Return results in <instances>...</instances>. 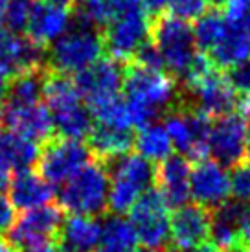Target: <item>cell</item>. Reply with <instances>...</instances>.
Returning a JSON list of instances; mask_svg holds the SVG:
<instances>
[{
  "label": "cell",
  "instance_id": "50",
  "mask_svg": "<svg viewBox=\"0 0 250 252\" xmlns=\"http://www.w3.org/2000/svg\"><path fill=\"white\" fill-rule=\"evenodd\" d=\"M237 252H241V251H237Z\"/></svg>",
  "mask_w": 250,
  "mask_h": 252
},
{
  "label": "cell",
  "instance_id": "44",
  "mask_svg": "<svg viewBox=\"0 0 250 252\" xmlns=\"http://www.w3.org/2000/svg\"><path fill=\"white\" fill-rule=\"evenodd\" d=\"M0 252H19V251L9 243V239L0 236Z\"/></svg>",
  "mask_w": 250,
  "mask_h": 252
},
{
  "label": "cell",
  "instance_id": "8",
  "mask_svg": "<svg viewBox=\"0 0 250 252\" xmlns=\"http://www.w3.org/2000/svg\"><path fill=\"white\" fill-rule=\"evenodd\" d=\"M92 158L94 157L89 146H85L81 140L61 138L56 134L42 144L37 168L39 175L54 186V184H64Z\"/></svg>",
  "mask_w": 250,
  "mask_h": 252
},
{
  "label": "cell",
  "instance_id": "5",
  "mask_svg": "<svg viewBox=\"0 0 250 252\" xmlns=\"http://www.w3.org/2000/svg\"><path fill=\"white\" fill-rule=\"evenodd\" d=\"M151 42L173 77H182L197 57L193 28L186 21L162 13L151 19Z\"/></svg>",
  "mask_w": 250,
  "mask_h": 252
},
{
  "label": "cell",
  "instance_id": "23",
  "mask_svg": "<svg viewBox=\"0 0 250 252\" xmlns=\"http://www.w3.org/2000/svg\"><path fill=\"white\" fill-rule=\"evenodd\" d=\"M41 149L37 142L24 138L9 129L0 131V168L7 171L30 169L39 160Z\"/></svg>",
  "mask_w": 250,
  "mask_h": 252
},
{
  "label": "cell",
  "instance_id": "37",
  "mask_svg": "<svg viewBox=\"0 0 250 252\" xmlns=\"http://www.w3.org/2000/svg\"><path fill=\"white\" fill-rule=\"evenodd\" d=\"M239 241L241 247L250 245V204L245 206V212L241 216V223H239Z\"/></svg>",
  "mask_w": 250,
  "mask_h": 252
},
{
  "label": "cell",
  "instance_id": "15",
  "mask_svg": "<svg viewBox=\"0 0 250 252\" xmlns=\"http://www.w3.org/2000/svg\"><path fill=\"white\" fill-rule=\"evenodd\" d=\"M189 191L195 203L208 210H214L222 203H226L232 195L230 175L226 173V168L208 158L193 162L189 175Z\"/></svg>",
  "mask_w": 250,
  "mask_h": 252
},
{
  "label": "cell",
  "instance_id": "41",
  "mask_svg": "<svg viewBox=\"0 0 250 252\" xmlns=\"http://www.w3.org/2000/svg\"><path fill=\"white\" fill-rule=\"evenodd\" d=\"M7 7H9V0H0V32H2L4 26H6Z\"/></svg>",
  "mask_w": 250,
  "mask_h": 252
},
{
  "label": "cell",
  "instance_id": "7",
  "mask_svg": "<svg viewBox=\"0 0 250 252\" xmlns=\"http://www.w3.org/2000/svg\"><path fill=\"white\" fill-rule=\"evenodd\" d=\"M164 127L171 138V144L188 160L199 162L210 155L212 118L204 112L177 105L166 112Z\"/></svg>",
  "mask_w": 250,
  "mask_h": 252
},
{
  "label": "cell",
  "instance_id": "33",
  "mask_svg": "<svg viewBox=\"0 0 250 252\" xmlns=\"http://www.w3.org/2000/svg\"><path fill=\"white\" fill-rule=\"evenodd\" d=\"M226 79L230 81L232 89L241 94H250V59L243 61V63L236 64L228 68Z\"/></svg>",
  "mask_w": 250,
  "mask_h": 252
},
{
  "label": "cell",
  "instance_id": "4",
  "mask_svg": "<svg viewBox=\"0 0 250 252\" xmlns=\"http://www.w3.org/2000/svg\"><path fill=\"white\" fill-rule=\"evenodd\" d=\"M109 171L103 162L91 160L74 177L62 184L59 206L72 216H99L107 214L109 203Z\"/></svg>",
  "mask_w": 250,
  "mask_h": 252
},
{
  "label": "cell",
  "instance_id": "24",
  "mask_svg": "<svg viewBox=\"0 0 250 252\" xmlns=\"http://www.w3.org/2000/svg\"><path fill=\"white\" fill-rule=\"evenodd\" d=\"M210 59L217 68H232L250 59V30L245 24L228 22V30L221 42L210 52Z\"/></svg>",
  "mask_w": 250,
  "mask_h": 252
},
{
  "label": "cell",
  "instance_id": "43",
  "mask_svg": "<svg viewBox=\"0 0 250 252\" xmlns=\"http://www.w3.org/2000/svg\"><path fill=\"white\" fill-rule=\"evenodd\" d=\"M7 81H9V77L2 72V68H0V103H2V99H4V96H6V89H7Z\"/></svg>",
  "mask_w": 250,
  "mask_h": 252
},
{
  "label": "cell",
  "instance_id": "32",
  "mask_svg": "<svg viewBox=\"0 0 250 252\" xmlns=\"http://www.w3.org/2000/svg\"><path fill=\"white\" fill-rule=\"evenodd\" d=\"M131 63L138 64V66H144V68H149V70H164L166 64H164V59L158 54V50L155 48V44L151 41H147L142 48L134 54Z\"/></svg>",
  "mask_w": 250,
  "mask_h": 252
},
{
  "label": "cell",
  "instance_id": "38",
  "mask_svg": "<svg viewBox=\"0 0 250 252\" xmlns=\"http://www.w3.org/2000/svg\"><path fill=\"white\" fill-rule=\"evenodd\" d=\"M41 2L52 7H57V9H62V11H68V13L76 9V0H41Z\"/></svg>",
  "mask_w": 250,
  "mask_h": 252
},
{
  "label": "cell",
  "instance_id": "22",
  "mask_svg": "<svg viewBox=\"0 0 250 252\" xmlns=\"http://www.w3.org/2000/svg\"><path fill=\"white\" fill-rule=\"evenodd\" d=\"M87 140L92 157L99 162H107L131 153V149L134 147V133H131V129H118V127L96 124Z\"/></svg>",
  "mask_w": 250,
  "mask_h": 252
},
{
  "label": "cell",
  "instance_id": "49",
  "mask_svg": "<svg viewBox=\"0 0 250 252\" xmlns=\"http://www.w3.org/2000/svg\"><path fill=\"white\" fill-rule=\"evenodd\" d=\"M0 122H2V103H0Z\"/></svg>",
  "mask_w": 250,
  "mask_h": 252
},
{
  "label": "cell",
  "instance_id": "46",
  "mask_svg": "<svg viewBox=\"0 0 250 252\" xmlns=\"http://www.w3.org/2000/svg\"><path fill=\"white\" fill-rule=\"evenodd\" d=\"M134 252H160V251H153V249H146V247H144V249H138V251H134Z\"/></svg>",
  "mask_w": 250,
  "mask_h": 252
},
{
  "label": "cell",
  "instance_id": "48",
  "mask_svg": "<svg viewBox=\"0 0 250 252\" xmlns=\"http://www.w3.org/2000/svg\"><path fill=\"white\" fill-rule=\"evenodd\" d=\"M241 252H250V245L249 247H243V249H241Z\"/></svg>",
  "mask_w": 250,
  "mask_h": 252
},
{
  "label": "cell",
  "instance_id": "6",
  "mask_svg": "<svg viewBox=\"0 0 250 252\" xmlns=\"http://www.w3.org/2000/svg\"><path fill=\"white\" fill-rule=\"evenodd\" d=\"M125 98L136 99L153 107L158 114H166L179 103L177 77L164 70H149L134 63L124 66Z\"/></svg>",
  "mask_w": 250,
  "mask_h": 252
},
{
  "label": "cell",
  "instance_id": "2",
  "mask_svg": "<svg viewBox=\"0 0 250 252\" xmlns=\"http://www.w3.org/2000/svg\"><path fill=\"white\" fill-rule=\"evenodd\" d=\"M101 54V30L76 13L72 26L46 48V66L52 72L72 76L96 63Z\"/></svg>",
  "mask_w": 250,
  "mask_h": 252
},
{
  "label": "cell",
  "instance_id": "10",
  "mask_svg": "<svg viewBox=\"0 0 250 252\" xmlns=\"http://www.w3.org/2000/svg\"><path fill=\"white\" fill-rule=\"evenodd\" d=\"M103 50L122 64H129L134 54L151 41V19L146 11L120 15L101 28Z\"/></svg>",
  "mask_w": 250,
  "mask_h": 252
},
{
  "label": "cell",
  "instance_id": "11",
  "mask_svg": "<svg viewBox=\"0 0 250 252\" xmlns=\"http://www.w3.org/2000/svg\"><path fill=\"white\" fill-rule=\"evenodd\" d=\"M250 120L239 112L216 118L210 131V153L222 168H236L249 160Z\"/></svg>",
  "mask_w": 250,
  "mask_h": 252
},
{
  "label": "cell",
  "instance_id": "40",
  "mask_svg": "<svg viewBox=\"0 0 250 252\" xmlns=\"http://www.w3.org/2000/svg\"><path fill=\"white\" fill-rule=\"evenodd\" d=\"M188 252H221V249L216 245V243H201V245H197L195 249H191V251Z\"/></svg>",
  "mask_w": 250,
  "mask_h": 252
},
{
  "label": "cell",
  "instance_id": "26",
  "mask_svg": "<svg viewBox=\"0 0 250 252\" xmlns=\"http://www.w3.org/2000/svg\"><path fill=\"white\" fill-rule=\"evenodd\" d=\"M132 149H136L140 157H144L153 164H158L166 160L169 155H173L171 138L162 124H149L146 127H140L138 133L134 134Z\"/></svg>",
  "mask_w": 250,
  "mask_h": 252
},
{
  "label": "cell",
  "instance_id": "29",
  "mask_svg": "<svg viewBox=\"0 0 250 252\" xmlns=\"http://www.w3.org/2000/svg\"><path fill=\"white\" fill-rule=\"evenodd\" d=\"M230 191L236 201L250 203V160L232 168L230 173Z\"/></svg>",
  "mask_w": 250,
  "mask_h": 252
},
{
  "label": "cell",
  "instance_id": "1",
  "mask_svg": "<svg viewBox=\"0 0 250 252\" xmlns=\"http://www.w3.org/2000/svg\"><path fill=\"white\" fill-rule=\"evenodd\" d=\"M42 99L54 122V131L61 138L87 140L94 129V118L70 76L48 70L42 89Z\"/></svg>",
  "mask_w": 250,
  "mask_h": 252
},
{
  "label": "cell",
  "instance_id": "12",
  "mask_svg": "<svg viewBox=\"0 0 250 252\" xmlns=\"http://www.w3.org/2000/svg\"><path fill=\"white\" fill-rule=\"evenodd\" d=\"M177 105L201 111L210 118H219L232 112L237 105L236 91L232 89L226 76L216 68L191 87L179 89Z\"/></svg>",
  "mask_w": 250,
  "mask_h": 252
},
{
  "label": "cell",
  "instance_id": "27",
  "mask_svg": "<svg viewBox=\"0 0 250 252\" xmlns=\"http://www.w3.org/2000/svg\"><path fill=\"white\" fill-rule=\"evenodd\" d=\"M228 30V21L224 13H221L219 9H212V11H204V13L195 21L193 26V35H195V44L201 50L202 54L212 52L217 44L221 42Z\"/></svg>",
  "mask_w": 250,
  "mask_h": 252
},
{
  "label": "cell",
  "instance_id": "35",
  "mask_svg": "<svg viewBox=\"0 0 250 252\" xmlns=\"http://www.w3.org/2000/svg\"><path fill=\"white\" fill-rule=\"evenodd\" d=\"M15 221V206L9 201V197L0 191V230H9V226Z\"/></svg>",
  "mask_w": 250,
  "mask_h": 252
},
{
  "label": "cell",
  "instance_id": "39",
  "mask_svg": "<svg viewBox=\"0 0 250 252\" xmlns=\"http://www.w3.org/2000/svg\"><path fill=\"white\" fill-rule=\"evenodd\" d=\"M26 252H61V249L57 247L56 239H52V241H44V243H39V245L31 247V249H28Z\"/></svg>",
  "mask_w": 250,
  "mask_h": 252
},
{
  "label": "cell",
  "instance_id": "17",
  "mask_svg": "<svg viewBox=\"0 0 250 252\" xmlns=\"http://www.w3.org/2000/svg\"><path fill=\"white\" fill-rule=\"evenodd\" d=\"M189 175H191V162L181 153L169 155L166 160L156 164L155 186L169 208L177 210L188 204V199L191 197Z\"/></svg>",
  "mask_w": 250,
  "mask_h": 252
},
{
  "label": "cell",
  "instance_id": "47",
  "mask_svg": "<svg viewBox=\"0 0 250 252\" xmlns=\"http://www.w3.org/2000/svg\"><path fill=\"white\" fill-rule=\"evenodd\" d=\"M245 26L250 30V9H249V15H247V19H245Z\"/></svg>",
  "mask_w": 250,
  "mask_h": 252
},
{
  "label": "cell",
  "instance_id": "20",
  "mask_svg": "<svg viewBox=\"0 0 250 252\" xmlns=\"http://www.w3.org/2000/svg\"><path fill=\"white\" fill-rule=\"evenodd\" d=\"M101 238V223L94 216H70L56 236L61 252H94Z\"/></svg>",
  "mask_w": 250,
  "mask_h": 252
},
{
  "label": "cell",
  "instance_id": "19",
  "mask_svg": "<svg viewBox=\"0 0 250 252\" xmlns=\"http://www.w3.org/2000/svg\"><path fill=\"white\" fill-rule=\"evenodd\" d=\"M70 13L52 7L41 0H35L26 22V37L42 48H48L52 42L68 30Z\"/></svg>",
  "mask_w": 250,
  "mask_h": 252
},
{
  "label": "cell",
  "instance_id": "28",
  "mask_svg": "<svg viewBox=\"0 0 250 252\" xmlns=\"http://www.w3.org/2000/svg\"><path fill=\"white\" fill-rule=\"evenodd\" d=\"M77 15L92 22L97 28H103L112 21L111 0H76Z\"/></svg>",
  "mask_w": 250,
  "mask_h": 252
},
{
  "label": "cell",
  "instance_id": "36",
  "mask_svg": "<svg viewBox=\"0 0 250 252\" xmlns=\"http://www.w3.org/2000/svg\"><path fill=\"white\" fill-rule=\"evenodd\" d=\"M140 2H142L144 11L147 15H151V19H155V17H158V15H162L166 11L171 0H140Z\"/></svg>",
  "mask_w": 250,
  "mask_h": 252
},
{
  "label": "cell",
  "instance_id": "21",
  "mask_svg": "<svg viewBox=\"0 0 250 252\" xmlns=\"http://www.w3.org/2000/svg\"><path fill=\"white\" fill-rule=\"evenodd\" d=\"M54 199V188L48 181H44L39 171L33 169H21L15 171L9 182V201L15 208L21 210H33L39 206L48 204Z\"/></svg>",
  "mask_w": 250,
  "mask_h": 252
},
{
  "label": "cell",
  "instance_id": "9",
  "mask_svg": "<svg viewBox=\"0 0 250 252\" xmlns=\"http://www.w3.org/2000/svg\"><path fill=\"white\" fill-rule=\"evenodd\" d=\"M129 221L146 249L162 251L169 245V206L156 189H147L129 210Z\"/></svg>",
  "mask_w": 250,
  "mask_h": 252
},
{
  "label": "cell",
  "instance_id": "42",
  "mask_svg": "<svg viewBox=\"0 0 250 252\" xmlns=\"http://www.w3.org/2000/svg\"><path fill=\"white\" fill-rule=\"evenodd\" d=\"M9 182H11V171L0 168V191L9 188Z\"/></svg>",
  "mask_w": 250,
  "mask_h": 252
},
{
  "label": "cell",
  "instance_id": "31",
  "mask_svg": "<svg viewBox=\"0 0 250 252\" xmlns=\"http://www.w3.org/2000/svg\"><path fill=\"white\" fill-rule=\"evenodd\" d=\"M206 2L204 0H171L169 2V15L181 21H197L204 13Z\"/></svg>",
  "mask_w": 250,
  "mask_h": 252
},
{
  "label": "cell",
  "instance_id": "16",
  "mask_svg": "<svg viewBox=\"0 0 250 252\" xmlns=\"http://www.w3.org/2000/svg\"><path fill=\"white\" fill-rule=\"evenodd\" d=\"M124 66L112 57H99L89 68L76 74L74 81L81 98L91 103L96 99L120 94V87L124 83Z\"/></svg>",
  "mask_w": 250,
  "mask_h": 252
},
{
  "label": "cell",
  "instance_id": "18",
  "mask_svg": "<svg viewBox=\"0 0 250 252\" xmlns=\"http://www.w3.org/2000/svg\"><path fill=\"white\" fill-rule=\"evenodd\" d=\"M2 122L13 133L33 142H48L54 134V122L48 107L35 103L28 107H2Z\"/></svg>",
  "mask_w": 250,
  "mask_h": 252
},
{
  "label": "cell",
  "instance_id": "34",
  "mask_svg": "<svg viewBox=\"0 0 250 252\" xmlns=\"http://www.w3.org/2000/svg\"><path fill=\"white\" fill-rule=\"evenodd\" d=\"M226 11L224 17L232 24H245V19L249 15L250 0H226Z\"/></svg>",
  "mask_w": 250,
  "mask_h": 252
},
{
  "label": "cell",
  "instance_id": "30",
  "mask_svg": "<svg viewBox=\"0 0 250 252\" xmlns=\"http://www.w3.org/2000/svg\"><path fill=\"white\" fill-rule=\"evenodd\" d=\"M35 0H9V7H7V19L6 26L9 32L13 33H21L26 28L30 11L33 7Z\"/></svg>",
  "mask_w": 250,
  "mask_h": 252
},
{
  "label": "cell",
  "instance_id": "25",
  "mask_svg": "<svg viewBox=\"0 0 250 252\" xmlns=\"http://www.w3.org/2000/svg\"><path fill=\"white\" fill-rule=\"evenodd\" d=\"M138 236L131 221L122 216L109 214L101 224V238L94 252H134Z\"/></svg>",
  "mask_w": 250,
  "mask_h": 252
},
{
  "label": "cell",
  "instance_id": "13",
  "mask_svg": "<svg viewBox=\"0 0 250 252\" xmlns=\"http://www.w3.org/2000/svg\"><path fill=\"white\" fill-rule=\"evenodd\" d=\"M64 221V210L59 204H44L33 210H26L15 217L7 230L9 243L19 252H26L31 247L56 239Z\"/></svg>",
  "mask_w": 250,
  "mask_h": 252
},
{
  "label": "cell",
  "instance_id": "45",
  "mask_svg": "<svg viewBox=\"0 0 250 252\" xmlns=\"http://www.w3.org/2000/svg\"><path fill=\"white\" fill-rule=\"evenodd\" d=\"M206 4H210V6H214V7H221L226 4V0H204Z\"/></svg>",
  "mask_w": 250,
  "mask_h": 252
},
{
  "label": "cell",
  "instance_id": "3",
  "mask_svg": "<svg viewBox=\"0 0 250 252\" xmlns=\"http://www.w3.org/2000/svg\"><path fill=\"white\" fill-rule=\"evenodd\" d=\"M109 171V203L107 214L122 216L155 184L156 164L140 157L138 153H127L112 160L103 162Z\"/></svg>",
  "mask_w": 250,
  "mask_h": 252
},
{
  "label": "cell",
  "instance_id": "14",
  "mask_svg": "<svg viewBox=\"0 0 250 252\" xmlns=\"http://www.w3.org/2000/svg\"><path fill=\"white\" fill-rule=\"evenodd\" d=\"M212 234V210L191 203L177 208L169 223V245L188 252L204 243Z\"/></svg>",
  "mask_w": 250,
  "mask_h": 252
}]
</instances>
